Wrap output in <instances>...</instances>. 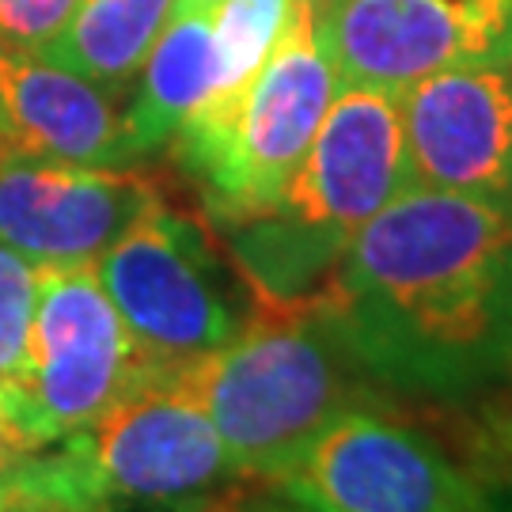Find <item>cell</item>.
<instances>
[{
    "mask_svg": "<svg viewBox=\"0 0 512 512\" xmlns=\"http://www.w3.org/2000/svg\"><path fill=\"white\" fill-rule=\"evenodd\" d=\"M156 198L129 167L0 156V243L35 266H84Z\"/></svg>",
    "mask_w": 512,
    "mask_h": 512,
    "instance_id": "9",
    "label": "cell"
},
{
    "mask_svg": "<svg viewBox=\"0 0 512 512\" xmlns=\"http://www.w3.org/2000/svg\"><path fill=\"white\" fill-rule=\"evenodd\" d=\"M141 368L145 357L99 285L95 262L38 266L31 368L19 391L46 448L88 429Z\"/></svg>",
    "mask_w": 512,
    "mask_h": 512,
    "instance_id": "7",
    "label": "cell"
},
{
    "mask_svg": "<svg viewBox=\"0 0 512 512\" xmlns=\"http://www.w3.org/2000/svg\"><path fill=\"white\" fill-rule=\"evenodd\" d=\"M334 95L338 76L319 38L315 0H293L285 31L247 88L198 107L171 137L220 228L281 198Z\"/></svg>",
    "mask_w": 512,
    "mask_h": 512,
    "instance_id": "4",
    "label": "cell"
},
{
    "mask_svg": "<svg viewBox=\"0 0 512 512\" xmlns=\"http://www.w3.org/2000/svg\"><path fill=\"white\" fill-rule=\"evenodd\" d=\"M399 95L338 84L281 198L258 217L224 224L228 251L255 304L323 296L353 236L414 186Z\"/></svg>",
    "mask_w": 512,
    "mask_h": 512,
    "instance_id": "2",
    "label": "cell"
},
{
    "mask_svg": "<svg viewBox=\"0 0 512 512\" xmlns=\"http://www.w3.org/2000/svg\"><path fill=\"white\" fill-rule=\"evenodd\" d=\"M175 12V0H80L35 54L99 88L126 84Z\"/></svg>",
    "mask_w": 512,
    "mask_h": 512,
    "instance_id": "13",
    "label": "cell"
},
{
    "mask_svg": "<svg viewBox=\"0 0 512 512\" xmlns=\"http://www.w3.org/2000/svg\"><path fill=\"white\" fill-rule=\"evenodd\" d=\"M0 156L92 167L141 160L126 133V110L107 99V88L12 46H0Z\"/></svg>",
    "mask_w": 512,
    "mask_h": 512,
    "instance_id": "11",
    "label": "cell"
},
{
    "mask_svg": "<svg viewBox=\"0 0 512 512\" xmlns=\"http://www.w3.org/2000/svg\"><path fill=\"white\" fill-rule=\"evenodd\" d=\"M80 0H0V46L38 50L61 31Z\"/></svg>",
    "mask_w": 512,
    "mask_h": 512,
    "instance_id": "16",
    "label": "cell"
},
{
    "mask_svg": "<svg viewBox=\"0 0 512 512\" xmlns=\"http://www.w3.org/2000/svg\"><path fill=\"white\" fill-rule=\"evenodd\" d=\"M198 399L243 478L281 482L334 418L365 406L368 376L327 300L255 304L232 342L164 365Z\"/></svg>",
    "mask_w": 512,
    "mask_h": 512,
    "instance_id": "3",
    "label": "cell"
},
{
    "mask_svg": "<svg viewBox=\"0 0 512 512\" xmlns=\"http://www.w3.org/2000/svg\"><path fill=\"white\" fill-rule=\"evenodd\" d=\"M38 266L0 243V384H23L31 368Z\"/></svg>",
    "mask_w": 512,
    "mask_h": 512,
    "instance_id": "15",
    "label": "cell"
},
{
    "mask_svg": "<svg viewBox=\"0 0 512 512\" xmlns=\"http://www.w3.org/2000/svg\"><path fill=\"white\" fill-rule=\"evenodd\" d=\"M338 84L406 92L433 73L512 61V0H315Z\"/></svg>",
    "mask_w": 512,
    "mask_h": 512,
    "instance_id": "8",
    "label": "cell"
},
{
    "mask_svg": "<svg viewBox=\"0 0 512 512\" xmlns=\"http://www.w3.org/2000/svg\"><path fill=\"white\" fill-rule=\"evenodd\" d=\"M0 512H50V509H38V505H27V501H16L0 490Z\"/></svg>",
    "mask_w": 512,
    "mask_h": 512,
    "instance_id": "18",
    "label": "cell"
},
{
    "mask_svg": "<svg viewBox=\"0 0 512 512\" xmlns=\"http://www.w3.org/2000/svg\"><path fill=\"white\" fill-rule=\"evenodd\" d=\"M300 512H308V509H300Z\"/></svg>",
    "mask_w": 512,
    "mask_h": 512,
    "instance_id": "21",
    "label": "cell"
},
{
    "mask_svg": "<svg viewBox=\"0 0 512 512\" xmlns=\"http://www.w3.org/2000/svg\"><path fill=\"white\" fill-rule=\"evenodd\" d=\"M46 444L27 418L19 384H0V478L12 475L27 456L42 452Z\"/></svg>",
    "mask_w": 512,
    "mask_h": 512,
    "instance_id": "17",
    "label": "cell"
},
{
    "mask_svg": "<svg viewBox=\"0 0 512 512\" xmlns=\"http://www.w3.org/2000/svg\"><path fill=\"white\" fill-rule=\"evenodd\" d=\"M277 486L308 512H490L437 440L376 406L330 421Z\"/></svg>",
    "mask_w": 512,
    "mask_h": 512,
    "instance_id": "6",
    "label": "cell"
},
{
    "mask_svg": "<svg viewBox=\"0 0 512 512\" xmlns=\"http://www.w3.org/2000/svg\"><path fill=\"white\" fill-rule=\"evenodd\" d=\"M372 384L467 399L512 365V205L410 186L353 236L323 289Z\"/></svg>",
    "mask_w": 512,
    "mask_h": 512,
    "instance_id": "1",
    "label": "cell"
},
{
    "mask_svg": "<svg viewBox=\"0 0 512 512\" xmlns=\"http://www.w3.org/2000/svg\"><path fill=\"white\" fill-rule=\"evenodd\" d=\"M505 380H509V391H512V365H509V372H505Z\"/></svg>",
    "mask_w": 512,
    "mask_h": 512,
    "instance_id": "20",
    "label": "cell"
},
{
    "mask_svg": "<svg viewBox=\"0 0 512 512\" xmlns=\"http://www.w3.org/2000/svg\"><path fill=\"white\" fill-rule=\"evenodd\" d=\"M141 69V88L126 107V133L137 156L167 145L217 88L209 12H171Z\"/></svg>",
    "mask_w": 512,
    "mask_h": 512,
    "instance_id": "12",
    "label": "cell"
},
{
    "mask_svg": "<svg viewBox=\"0 0 512 512\" xmlns=\"http://www.w3.org/2000/svg\"><path fill=\"white\" fill-rule=\"evenodd\" d=\"M95 274L137 353L156 368L186 365L220 349L255 311L239 296L247 281L220 262L209 232L164 198L95 258Z\"/></svg>",
    "mask_w": 512,
    "mask_h": 512,
    "instance_id": "5",
    "label": "cell"
},
{
    "mask_svg": "<svg viewBox=\"0 0 512 512\" xmlns=\"http://www.w3.org/2000/svg\"><path fill=\"white\" fill-rule=\"evenodd\" d=\"M399 99L414 186L512 205V61L433 73Z\"/></svg>",
    "mask_w": 512,
    "mask_h": 512,
    "instance_id": "10",
    "label": "cell"
},
{
    "mask_svg": "<svg viewBox=\"0 0 512 512\" xmlns=\"http://www.w3.org/2000/svg\"><path fill=\"white\" fill-rule=\"evenodd\" d=\"M217 0H175V12H209Z\"/></svg>",
    "mask_w": 512,
    "mask_h": 512,
    "instance_id": "19",
    "label": "cell"
},
{
    "mask_svg": "<svg viewBox=\"0 0 512 512\" xmlns=\"http://www.w3.org/2000/svg\"><path fill=\"white\" fill-rule=\"evenodd\" d=\"M293 0H217L209 8L213 54H217V88L205 103L232 99L262 69L277 38L289 23ZM202 103V107H205Z\"/></svg>",
    "mask_w": 512,
    "mask_h": 512,
    "instance_id": "14",
    "label": "cell"
}]
</instances>
